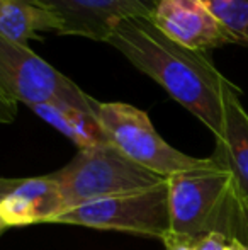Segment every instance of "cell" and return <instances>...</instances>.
<instances>
[{
  "label": "cell",
  "mask_w": 248,
  "mask_h": 250,
  "mask_svg": "<svg viewBox=\"0 0 248 250\" xmlns=\"http://www.w3.org/2000/svg\"><path fill=\"white\" fill-rule=\"evenodd\" d=\"M229 238L223 233H204V235H179L169 233L162 238L165 250H225Z\"/></svg>",
  "instance_id": "5bb4252c"
},
{
  "label": "cell",
  "mask_w": 248,
  "mask_h": 250,
  "mask_svg": "<svg viewBox=\"0 0 248 250\" xmlns=\"http://www.w3.org/2000/svg\"><path fill=\"white\" fill-rule=\"evenodd\" d=\"M233 44L248 48V0H202Z\"/></svg>",
  "instance_id": "4fadbf2b"
},
{
  "label": "cell",
  "mask_w": 248,
  "mask_h": 250,
  "mask_svg": "<svg viewBox=\"0 0 248 250\" xmlns=\"http://www.w3.org/2000/svg\"><path fill=\"white\" fill-rule=\"evenodd\" d=\"M107 43L169 92L173 101L194 114L209 131L221 135L226 102L242 96L209 58L170 40L150 17H131L117 24Z\"/></svg>",
  "instance_id": "6da1fadb"
},
{
  "label": "cell",
  "mask_w": 248,
  "mask_h": 250,
  "mask_svg": "<svg viewBox=\"0 0 248 250\" xmlns=\"http://www.w3.org/2000/svg\"><path fill=\"white\" fill-rule=\"evenodd\" d=\"M225 250H248V247L245 244H242L238 238H229V242Z\"/></svg>",
  "instance_id": "9a60e30c"
},
{
  "label": "cell",
  "mask_w": 248,
  "mask_h": 250,
  "mask_svg": "<svg viewBox=\"0 0 248 250\" xmlns=\"http://www.w3.org/2000/svg\"><path fill=\"white\" fill-rule=\"evenodd\" d=\"M51 175L60 189L63 213L94 201L150 191L167 181L129 160L111 143L78 150L65 167Z\"/></svg>",
  "instance_id": "7a4b0ae2"
},
{
  "label": "cell",
  "mask_w": 248,
  "mask_h": 250,
  "mask_svg": "<svg viewBox=\"0 0 248 250\" xmlns=\"http://www.w3.org/2000/svg\"><path fill=\"white\" fill-rule=\"evenodd\" d=\"M61 213L60 189L51 174L29 179H2V230L36 223H55Z\"/></svg>",
  "instance_id": "9c48e42d"
},
{
  "label": "cell",
  "mask_w": 248,
  "mask_h": 250,
  "mask_svg": "<svg viewBox=\"0 0 248 250\" xmlns=\"http://www.w3.org/2000/svg\"><path fill=\"white\" fill-rule=\"evenodd\" d=\"M212 160L228 170L240 199L248 204V112L242 105V96H233L226 102L225 125L216 136Z\"/></svg>",
  "instance_id": "30bf717a"
},
{
  "label": "cell",
  "mask_w": 248,
  "mask_h": 250,
  "mask_svg": "<svg viewBox=\"0 0 248 250\" xmlns=\"http://www.w3.org/2000/svg\"><path fill=\"white\" fill-rule=\"evenodd\" d=\"M57 12L63 21L60 36H80L106 41L113 29L124 19L150 17L160 0H36Z\"/></svg>",
  "instance_id": "52a82bcc"
},
{
  "label": "cell",
  "mask_w": 248,
  "mask_h": 250,
  "mask_svg": "<svg viewBox=\"0 0 248 250\" xmlns=\"http://www.w3.org/2000/svg\"><path fill=\"white\" fill-rule=\"evenodd\" d=\"M167 188L172 233L191 237L204 233L225 235L236 194L228 170L211 158L204 167L169 177Z\"/></svg>",
  "instance_id": "277c9868"
},
{
  "label": "cell",
  "mask_w": 248,
  "mask_h": 250,
  "mask_svg": "<svg viewBox=\"0 0 248 250\" xmlns=\"http://www.w3.org/2000/svg\"><path fill=\"white\" fill-rule=\"evenodd\" d=\"M61 29V17L36 0H0V38L9 43L27 46L44 31Z\"/></svg>",
  "instance_id": "8fae6325"
},
{
  "label": "cell",
  "mask_w": 248,
  "mask_h": 250,
  "mask_svg": "<svg viewBox=\"0 0 248 250\" xmlns=\"http://www.w3.org/2000/svg\"><path fill=\"white\" fill-rule=\"evenodd\" d=\"M152 21L170 40L194 51L209 53L231 43L202 0H160Z\"/></svg>",
  "instance_id": "ba28073f"
},
{
  "label": "cell",
  "mask_w": 248,
  "mask_h": 250,
  "mask_svg": "<svg viewBox=\"0 0 248 250\" xmlns=\"http://www.w3.org/2000/svg\"><path fill=\"white\" fill-rule=\"evenodd\" d=\"M55 223L124 231L162 240L170 231L167 181L150 191L116 196L73 208L58 216Z\"/></svg>",
  "instance_id": "8992f818"
},
{
  "label": "cell",
  "mask_w": 248,
  "mask_h": 250,
  "mask_svg": "<svg viewBox=\"0 0 248 250\" xmlns=\"http://www.w3.org/2000/svg\"><path fill=\"white\" fill-rule=\"evenodd\" d=\"M29 109L36 116H39L43 121L58 129L61 135L72 140L78 146V150L109 143L97 116L87 114V112L70 107V105L57 104H39Z\"/></svg>",
  "instance_id": "7c38bea8"
},
{
  "label": "cell",
  "mask_w": 248,
  "mask_h": 250,
  "mask_svg": "<svg viewBox=\"0 0 248 250\" xmlns=\"http://www.w3.org/2000/svg\"><path fill=\"white\" fill-rule=\"evenodd\" d=\"M70 105L97 116L99 101L87 96L73 80L38 56L29 46L0 38V119L14 121L17 104Z\"/></svg>",
  "instance_id": "3957f363"
},
{
  "label": "cell",
  "mask_w": 248,
  "mask_h": 250,
  "mask_svg": "<svg viewBox=\"0 0 248 250\" xmlns=\"http://www.w3.org/2000/svg\"><path fill=\"white\" fill-rule=\"evenodd\" d=\"M97 118L107 142L134 164L169 179L204 167L211 158H197L170 146L156 133L145 111L126 102H99Z\"/></svg>",
  "instance_id": "5b68a950"
}]
</instances>
